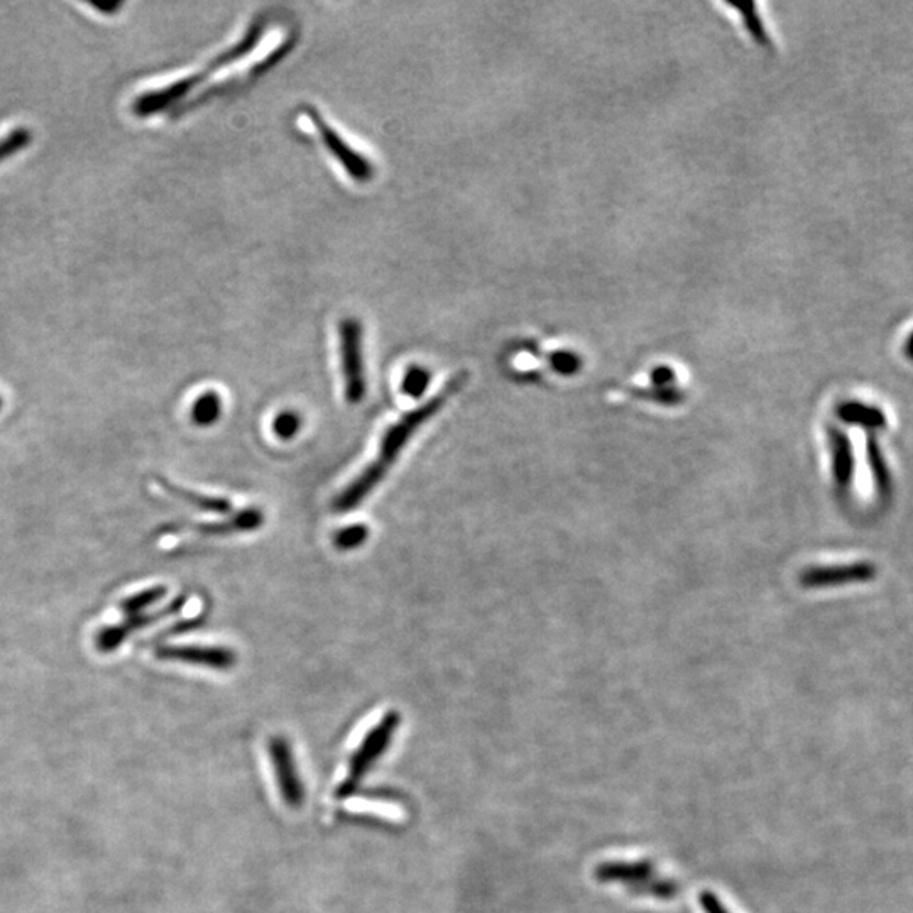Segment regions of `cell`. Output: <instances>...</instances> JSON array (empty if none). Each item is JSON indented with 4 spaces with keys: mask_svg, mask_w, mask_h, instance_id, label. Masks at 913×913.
I'll return each mask as SVG.
<instances>
[{
    "mask_svg": "<svg viewBox=\"0 0 913 913\" xmlns=\"http://www.w3.org/2000/svg\"><path fill=\"white\" fill-rule=\"evenodd\" d=\"M468 383V373H459L442 387L439 395L433 396L430 402L421 405L420 408L409 411L408 415L396 421L395 425L387 428L381 440L380 453L374 459L373 464L365 469L359 477H355L348 487H345L339 496L333 501V509L339 513L352 512L358 508L365 497L370 496L377 484L383 483L387 472L398 461L405 447L408 446L409 440L414 439L415 433L424 427L425 424L431 420L439 414L440 409L457 395L462 392V387Z\"/></svg>",
    "mask_w": 913,
    "mask_h": 913,
    "instance_id": "obj_1",
    "label": "cell"
},
{
    "mask_svg": "<svg viewBox=\"0 0 913 913\" xmlns=\"http://www.w3.org/2000/svg\"><path fill=\"white\" fill-rule=\"evenodd\" d=\"M399 724H402V714L398 711H389L370 730V735L365 736L358 751L352 755L348 777H345L342 785L337 789V799L344 801V799H349V796L358 792L359 785H361L365 774L370 773L371 768L376 765V761L383 757L384 752L389 748V745H392Z\"/></svg>",
    "mask_w": 913,
    "mask_h": 913,
    "instance_id": "obj_2",
    "label": "cell"
},
{
    "mask_svg": "<svg viewBox=\"0 0 913 913\" xmlns=\"http://www.w3.org/2000/svg\"><path fill=\"white\" fill-rule=\"evenodd\" d=\"M340 361L344 376L345 399L358 405L367 393L364 355H362V327L355 318H345L339 326Z\"/></svg>",
    "mask_w": 913,
    "mask_h": 913,
    "instance_id": "obj_3",
    "label": "cell"
},
{
    "mask_svg": "<svg viewBox=\"0 0 913 913\" xmlns=\"http://www.w3.org/2000/svg\"><path fill=\"white\" fill-rule=\"evenodd\" d=\"M267 751H270L271 763H273L283 802L289 809H300L305 802V785L300 771L296 767L288 739L283 738V736H273L267 741Z\"/></svg>",
    "mask_w": 913,
    "mask_h": 913,
    "instance_id": "obj_4",
    "label": "cell"
},
{
    "mask_svg": "<svg viewBox=\"0 0 913 913\" xmlns=\"http://www.w3.org/2000/svg\"><path fill=\"white\" fill-rule=\"evenodd\" d=\"M878 569L873 562L837 563V565L809 566L801 574V585L805 588H831L843 585L866 584L877 579Z\"/></svg>",
    "mask_w": 913,
    "mask_h": 913,
    "instance_id": "obj_5",
    "label": "cell"
},
{
    "mask_svg": "<svg viewBox=\"0 0 913 913\" xmlns=\"http://www.w3.org/2000/svg\"><path fill=\"white\" fill-rule=\"evenodd\" d=\"M308 119H310L311 124H314L315 131L318 132L320 135V140L322 143L326 144L327 150L329 153L336 157L337 162L340 163V166L348 172V175L351 176L354 182L358 183H370L374 176V168L367 160H365L362 154H359L358 151L352 150L348 143H345L340 134H337L332 128H330L329 122L323 121L320 118V113L315 110V107H308L307 109Z\"/></svg>",
    "mask_w": 913,
    "mask_h": 913,
    "instance_id": "obj_6",
    "label": "cell"
},
{
    "mask_svg": "<svg viewBox=\"0 0 913 913\" xmlns=\"http://www.w3.org/2000/svg\"><path fill=\"white\" fill-rule=\"evenodd\" d=\"M160 657L165 660L183 661L191 666L205 667V669L226 670L234 669L238 663V654L231 648L226 647H168L160 651Z\"/></svg>",
    "mask_w": 913,
    "mask_h": 913,
    "instance_id": "obj_7",
    "label": "cell"
},
{
    "mask_svg": "<svg viewBox=\"0 0 913 913\" xmlns=\"http://www.w3.org/2000/svg\"><path fill=\"white\" fill-rule=\"evenodd\" d=\"M827 440H829L834 484L840 494H846L851 490L853 481H855L856 461L851 440L836 427L827 428Z\"/></svg>",
    "mask_w": 913,
    "mask_h": 913,
    "instance_id": "obj_8",
    "label": "cell"
},
{
    "mask_svg": "<svg viewBox=\"0 0 913 913\" xmlns=\"http://www.w3.org/2000/svg\"><path fill=\"white\" fill-rule=\"evenodd\" d=\"M657 866L650 859L639 861H606L601 862L594 870V877L600 883H619L626 888L641 881L657 877Z\"/></svg>",
    "mask_w": 913,
    "mask_h": 913,
    "instance_id": "obj_9",
    "label": "cell"
},
{
    "mask_svg": "<svg viewBox=\"0 0 913 913\" xmlns=\"http://www.w3.org/2000/svg\"><path fill=\"white\" fill-rule=\"evenodd\" d=\"M837 420L849 427L862 428L870 436H877L888 427V418L883 409L870 403L858 402V399H846L836 406Z\"/></svg>",
    "mask_w": 913,
    "mask_h": 913,
    "instance_id": "obj_10",
    "label": "cell"
},
{
    "mask_svg": "<svg viewBox=\"0 0 913 913\" xmlns=\"http://www.w3.org/2000/svg\"><path fill=\"white\" fill-rule=\"evenodd\" d=\"M263 522L264 515L261 509L248 508L229 516L227 519H222V521L188 525L187 530L207 535V537H223V535L248 534V531L260 530L263 527Z\"/></svg>",
    "mask_w": 913,
    "mask_h": 913,
    "instance_id": "obj_11",
    "label": "cell"
},
{
    "mask_svg": "<svg viewBox=\"0 0 913 913\" xmlns=\"http://www.w3.org/2000/svg\"><path fill=\"white\" fill-rule=\"evenodd\" d=\"M866 459L870 465L871 477H873L875 491L880 499L888 501L892 496V474L888 469L887 459L877 436H868L866 439Z\"/></svg>",
    "mask_w": 913,
    "mask_h": 913,
    "instance_id": "obj_12",
    "label": "cell"
},
{
    "mask_svg": "<svg viewBox=\"0 0 913 913\" xmlns=\"http://www.w3.org/2000/svg\"><path fill=\"white\" fill-rule=\"evenodd\" d=\"M163 486H165V490L172 496L179 497L187 505H191L194 508L200 509V512L227 515V513H231L234 509L231 501L226 499V497L207 496V494L194 493V491L182 490V487L172 486V484L166 483Z\"/></svg>",
    "mask_w": 913,
    "mask_h": 913,
    "instance_id": "obj_13",
    "label": "cell"
},
{
    "mask_svg": "<svg viewBox=\"0 0 913 913\" xmlns=\"http://www.w3.org/2000/svg\"><path fill=\"white\" fill-rule=\"evenodd\" d=\"M628 892L636 897L672 900L680 893V883L679 881L672 880V878H663L657 875V877L650 878V880L632 884V887L628 888Z\"/></svg>",
    "mask_w": 913,
    "mask_h": 913,
    "instance_id": "obj_14",
    "label": "cell"
},
{
    "mask_svg": "<svg viewBox=\"0 0 913 913\" xmlns=\"http://www.w3.org/2000/svg\"><path fill=\"white\" fill-rule=\"evenodd\" d=\"M222 415V399L219 393L207 392L198 396L191 408V420L198 427H212Z\"/></svg>",
    "mask_w": 913,
    "mask_h": 913,
    "instance_id": "obj_15",
    "label": "cell"
},
{
    "mask_svg": "<svg viewBox=\"0 0 913 913\" xmlns=\"http://www.w3.org/2000/svg\"><path fill=\"white\" fill-rule=\"evenodd\" d=\"M367 538H370V527L358 522V525H349V527L337 531L332 541L333 547L340 552H351V550H358L359 547H362Z\"/></svg>",
    "mask_w": 913,
    "mask_h": 913,
    "instance_id": "obj_16",
    "label": "cell"
},
{
    "mask_svg": "<svg viewBox=\"0 0 913 913\" xmlns=\"http://www.w3.org/2000/svg\"><path fill=\"white\" fill-rule=\"evenodd\" d=\"M430 371L425 370L421 365H411L403 376V395L414 399L421 398L430 386Z\"/></svg>",
    "mask_w": 913,
    "mask_h": 913,
    "instance_id": "obj_17",
    "label": "cell"
},
{
    "mask_svg": "<svg viewBox=\"0 0 913 913\" xmlns=\"http://www.w3.org/2000/svg\"><path fill=\"white\" fill-rule=\"evenodd\" d=\"M33 143V132L31 129L18 128L9 132L4 140H0V163L6 162L14 154L21 153L24 147Z\"/></svg>",
    "mask_w": 913,
    "mask_h": 913,
    "instance_id": "obj_18",
    "label": "cell"
},
{
    "mask_svg": "<svg viewBox=\"0 0 913 913\" xmlns=\"http://www.w3.org/2000/svg\"><path fill=\"white\" fill-rule=\"evenodd\" d=\"M301 417L295 411H283L278 417L274 418L273 430L276 437L282 440H292L298 436L301 430Z\"/></svg>",
    "mask_w": 913,
    "mask_h": 913,
    "instance_id": "obj_19",
    "label": "cell"
},
{
    "mask_svg": "<svg viewBox=\"0 0 913 913\" xmlns=\"http://www.w3.org/2000/svg\"><path fill=\"white\" fill-rule=\"evenodd\" d=\"M698 902H701L702 910L705 913H730L716 893L702 892Z\"/></svg>",
    "mask_w": 913,
    "mask_h": 913,
    "instance_id": "obj_20",
    "label": "cell"
},
{
    "mask_svg": "<svg viewBox=\"0 0 913 913\" xmlns=\"http://www.w3.org/2000/svg\"><path fill=\"white\" fill-rule=\"evenodd\" d=\"M91 8L96 9V11L102 12L103 15H113L118 14V11H121L124 8V2L122 0H106V2H88Z\"/></svg>",
    "mask_w": 913,
    "mask_h": 913,
    "instance_id": "obj_21",
    "label": "cell"
},
{
    "mask_svg": "<svg viewBox=\"0 0 913 913\" xmlns=\"http://www.w3.org/2000/svg\"><path fill=\"white\" fill-rule=\"evenodd\" d=\"M903 354H905V358L909 359V361L913 362V332L910 333L905 345H903Z\"/></svg>",
    "mask_w": 913,
    "mask_h": 913,
    "instance_id": "obj_22",
    "label": "cell"
}]
</instances>
